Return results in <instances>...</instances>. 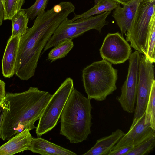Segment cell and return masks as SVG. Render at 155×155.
<instances>
[{
    "mask_svg": "<svg viewBox=\"0 0 155 155\" xmlns=\"http://www.w3.org/2000/svg\"><path fill=\"white\" fill-rule=\"evenodd\" d=\"M98 0H94L95 5L98 2Z\"/></svg>",
    "mask_w": 155,
    "mask_h": 155,
    "instance_id": "obj_33",
    "label": "cell"
},
{
    "mask_svg": "<svg viewBox=\"0 0 155 155\" xmlns=\"http://www.w3.org/2000/svg\"><path fill=\"white\" fill-rule=\"evenodd\" d=\"M12 29V37L18 35L21 36L25 35L28 29V24L29 19L24 9H21L15 14L11 20Z\"/></svg>",
    "mask_w": 155,
    "mask_h": 155,
    "instance_id": "obj_18",
    "label": "cell"
},
{
    "mask_svg": "<svg viewBox=\"0 0 155 155\" xmlns=\"http://www.w3.org/2000/svg\"><path fill=\"white\" fill-rule=\"evenodd\" d=\"M28 150L42 155H77L73 152L40 137L33 138Z\"/></svg>",
    "mask_w": 155,
    "mask_h": 155,
    "instance_id": "obj_15",
    "label": "cell"
},
{
    "mask_svg": "<svg viewBox=\"0 0 155 155\" xmlns=\"http://www.w3.org/2000/svg\"><path fill=\"white\" fill-rule=\"evenodd\" d=\"M32 138L30 130L25 129L0 146V155H13L28 150Z\"/></svg>",
    "mask_w": 155,
    "mask_h": 155,
    "instance_id": "obj_14",
    "label": "cell"
},
{
    "mask_svg": "<svg viewBox=\"0 0 155 155\" xmlns=\"http://www.w3.org/2000/svg\"><path fill=\"white\" fill-rule=\"evenodd\" d=\"M144 118L145 112L140 117L134 118L129 131L121 138L112 150L125 146L135 147L155 135V130L152 129L149 124H145Z\"/></svg>",
    "mask_w": 155,
    "mask_h": 155,
    "instance_id": "obj_11",
    "label": "cell"
},
{
    "mask_svg": "<svg viewBox=\"0 0 155 155\" xmlns=\"http://www.w3.org/2000/svg\"><path fill=\"white\" fill-rule=\"evenodd\" d=\"M140 57L141 54L137 51L131 53L127 78L121 88L120 95L117 97L123 110L129 113L135 110Z\"/></svg>",
    "mask_w": 155,
    "mask_h": 155,
    "instance_id": "obj_8",
    "label": "cell"
},
{
    "mask_svg": "<svg viewBox=\"0 0 155 155\" xmlns=\"http://www.w3.org/2000/svg\"><path fill=\"white\" fill-rule=\"evenodd\" d=\"M74 46L72 39H68L54 47L49 53L48 58L51 61L65 57Z\"/></svg>",
    "mask_w": 155,
    "mask_h": 155,
    "instance_id": "obj_20",
    "label": "cell"
},
{
    "mask_svg": "<svg viewBox=\"0 0 155 155\" xmlns=\"http://www.w3.org/2000/svg\"><path fill=\"white\" fill-rule=\"evenodd\" d=\"M4 18V9L2 0H0V26L2 25Z\"/></svg>",
    "mask_w": 155,
    "mask_h": 155,
    "instance_id": "obj_27",
    "label": "cell"
},
{
    "mask_svg": "<svg viewBox=\"0 0 155 155\" xmlns=\"http://www.w3.org/2000/svg\"><path fill=\"white\" fill-rule=\"evenodd\" d=\"M155 12V0H143L140 4L131 25L125 33L127 41L140 53L147 54L146 42L149 23Z\"/></svg>",
    "mask_w": 155,
    "mask_h": 155,
    "instance_id": "obj_7",
    "label": "cell"
},
{
    "mask_svg": "<svg viewBox=\"0 0 155 155\" xmlns=\"http://www.w3.org/2000/svg\"><path fill=\"white\" fill-rule=\"evenodd\" d=\"M103 59L111 64L124 63L129 59L132 52L131 46L121 34L108 33L99 49Z\"/></svg>",
    "mask_w": 155,
    "mask_h": 155,
    "instance_id": "obj_10",
    "label": "cell"
},
{
    "mask_svg": "<svg viewBox=\"0 0 155 155\" xmlns=\"http://www.w3.org/2000/svg\"><path fill=\"white\" fill-rule=\"evenodd\" d=\"M143 0H132L121 7L119 4L112 16L119 27L121 35L125 34L130 28L137 8Z\"/></svg>",
    "mask_w": 155,
    "mask_h": 155,
    "instance_id": "obj_12",
    "label": "cell"
},
{
    "mask_svg": "<svg viewBox=\"0 0 155 155\" xmlns=\"http://www.w3.org/2000/svg\"><path fill=\"white\" fill-rule=\"evenodd\" d=\"M134 147L133 145L124 146L112 150L108 155H127Z\"/></svg>",
    "mask_w": 155,
    "mask_h": 155,
    "instance_id": "obj_25",
    "label": "cell"
},
{
    "mask_svg": "<svg viewBox=\"0 0 155 155\" xmlns=\"http://www.w3.org/2000/svg\"><path fill=\"white\" fill-rule=\"evenodd\" d=\"M48 0H36L30 7L24 9L29 19H33L45 11Z\"/></svg>",
    "mask_w": 155,
    "mask_h": 155,
    "instance_id": "obj_24",
    "label": "cell"
},
{
    "mask_svg": "<svg viewBox=\"0 0 155 155\" xmlns=\"http://www.w3.org/2000/svg\"><path fill=\"white\" fill-rule=\"evenodd\" d=\"M155 146V135L144 140L134 148L127 155H146L152 151Z\"/></svg>",
    "mask_w": 155,
    "mask_h": 155,
    "instance_id": "obj_22",
    "label": "cell"
},
{
    "mask_svg": "<svg viewBox=\"0 0 155 155\" xmlns=\"http://www.w3.org/2000/svg\"><path fill=\"white\" fill-rule=\"evenodd\" d=\"M92 108L91 100L74 89L60 116V134L71 143H78L86 140L91 132Z\"/></svg>",
    "mask_w": 155,
    "mask_h": 155,
    "instance_id": "obj_3",
    "label": "cell"
},
{
    "mask_svg": "<svg viewBox=\"0 0 155 155\" xmlns=\"http://www.w3.org/2000/svg\"><path fill=\"white\" fill-rule=\"evenodd\" d=\"M119 4L113 0H98L97 3L92 8L79 15L75 14L71 21L85 18L95 15H98L105 12L111 11L115 9Z\"/></svg>",
    "mask_w": 155,
    "mask_h": 155,
    "instance_id": "obj_17",
    "label": "cell"
},
{
    "mask_svg": "<svg viewBox=\"0 0 155 155\" xmlns=\"http://www.w3.org/2000/svg\"><path fill=\"white\" fill-rule=\"evenodd\" d=\"M74 89L73 79L68 78L52 95L36 128V133L38 137H41L56 126L68 98Z\"/></svg>",
    "mask_w": 155,
    "mask_h": 155,
    "instance_id": "obj_6",
    "label": "cell"
},
{
    "mask_svg": "<svg viewBox=\"0 0 155 155\" xmlns=\"http://www.w3.org/2000/svg\"><path fill=\"white\" fill-rule=\"evenodd\" d=\"M154 79V66L144 55H141L137 102L134 118H139L144 113Z\"/></svg>",
    "mask_w": 155,
    "mask_h": 155,
    "instance_id": "obj_9",
    "label": "cell"
},
{
    "mask_svg": "<svg viewBox=\"0 0 155 155\" xmlns=\"http://www.w3.org/2000/svg\"><path fill=\"white\" fill-rule=\"evenodd\" d=\"M6 0H2V4H3V8L4 6Z\"/></svg>",
    "mask_w": 155,
    "mask_h": 155,
    "instance_id": "obj_31",
    "label": "cell"
},
{
    "mask_svg": "<svg viewBox=\"0 0 155 155\" xmlns=\"http://www.w3.org/2000/svg\"><path fill=\"white\" fill-rule=\"evenodd\" d=\"M2 111L0 114V127L1 124L2 120Z\"/></svg>",
    "mask_w": 155,
    "mask_h": 155,
    "instance_id": "obj_29",
    "label": "cell"
},
{
    "mask_svg": "<svg viewBox=\"0 0 155 155\" xmlns=\"http://www.w3.org/2000/svg\"><path fill=\"white\" fill-rule=\"evenodd\" d=\"M117 71L104 59L95 61L82 71L83 85L87 97L100 101L117 89Z\"/></svg>",
    "mask_w": 155,
    "mask_h": 155,
    "instance_id": "obj_4",
    "label": "cell"
},
{
    "mask_svg": "<svg viewBox=\"0 0 155 155\" xmlns=\"http://www.w3.org/2000/svg\"><path fill=\"white\" fill-rule=\"evenodd\" d=\"M155 12L150 20L146 42V58L152 63L155 62Z\"/></svg>",
    "mask_w": 155,
    "mask_h": 155,
    "instance_id": "obj_19",
    "label": "cell"
},
{
    "mask_svg": "<svg viewBox=\"0 0 155 155\" xmlns=\"http://www.w3.org/2000/svg\"><path fill=\"white\" fill-rule=\"evenodd\" d=\"M70 2L64 1L38 15L32 26L21 37L15 73L27 80L35 74L42 50L60 24L74 12Z\"/></svg>",
    "mask_w": 155,
    "mask_h": 155,
    "instance_id": "obj_1",
    "label": "cell"
},
{
    "mask_svg": "<svg viewBox=\"0 0 155 155\" xmlns=\"http://www.w3.org/2000/svg\"><path fill=\"white\" fill-rule=\"evenodd\" d=\"M144 123L155 130V81L153 83L145 111Z\"/></svg>",
    "mask_w": 155,
    "mask_h": 155,
    "instance_id": "obj_21",
    "label": "cell"
},
{
    "mask_svg": "<svg viewBox=\"0 0 155 155\" xmlns=\"http://www.w3.org/2000/svg\"><path fill=\"white\" fill-rule=\"evenodd\" d=\"M25 0H6L4 6V20H11L13 16L21 9Z\"/></svg>",
    "mask_w": 155,
    "mask_h": 155,
    "instance_id": "obj_23",
    "label": "cell"
},
{
    "mask_svg": "<svg viewBox=\"0 0 155 155\" xmlns=\"http://www.w3.org/2000/svg\"><path fill=\"white\" fill-rule=\"evenodd\" d=\"M4 97L0 96V104L2 103Z\"/></svg>",
    "mask_w": 155,
    "mask_h": 155,
    "instance_id": "obj_30",
    "label": "cell"
},
{
    "mask_svg": "<svg viewBox=\"0 0 155 155\" xmlns=\"http://www.w3.org/2000/svg\"><path fill=\"white\" fill-rule=\"evenodd\" d=\"M111 12H105L94 16L77 19L73 21L66 18L59 25L47 42L44 52L61 42L72 39L91 29L101 32L108 24L106 19Z\"/></svg>",
    "mask_w": 155,
    "mask_h": 155,
    "instance_id": "obj_5",
    "label": "cell"
},
{
    "mask_svg": "<svg viewBox=\"0 0 155 155\" xmlns=\"http://www.w3.org/2000/svg\"><path fill=\"white\" fill-rule=\"evenodd\" d=\"M2 111V108L1 104H0V114Z\"/></svg>",
    "mask_w": 155,
    "mask_h": 155,
    "instance_id": "obj_32",
    "label": "cell"
},
{
    "mask_svg": "<svg viewBox=\"0 0 155 155\" xmlns=\"http://www.w3.org/2000/svg\"><path fill=\"white\" fill-rule=\"evenodd\" d=\"M125 133L118 129L110 135L97 140L95 145L83 155H108Z\"/></svg>",
    "mask_w": 155,
    "mask_h": 155,
    "instance_id": "obj_16",
    "label": "cell"
},
{
    "mask_svg": "<svg viewBox=\"0 0 155 155\" xmlns=\"http://www.w3.org/2000/svg\"><path fill=\"white\" fill-rule=\"evenodd\" d=\"M5 83L0 79V96L4 97L5 95Z\"/></svg>",
    "mask_w": 155,
    "mask_h": 155,
    "instance_id": "obj_26",
    "label": "cell"
},
{
    "mask_svg": "<svg viewBox=\"0 0 155 155\" xmlns=\"http://www.w3.org/2000/svg\"><path fill=\"white\" fill-rule=\"evenodd\" d=\"M21 36L10 37L2 60V74L6 78H10L15 73L17 57Z\"/></svg>",
    "mask_w": 155,
    "mask_h": 155,
    "instance_id": "obj_13",
    "label": "cell"
},
{
    "mask_svg": "<svg viewBox=\"0 0 155 155\" xmlns=\"http://www.w3.org/2000/svg\"><path fill=\"white\" fill-rule=\"evenodd\" d=\"M52 95L32 87L22 92L6 93L1 104L2 116L0 138L5 141L25 129L31 130L36 128L34 123L39 119Z\"/></svg>",
    "mask_w": 155,
    "mask_h": 155,
    "instance_id": "obj_2",
    "label": "cell"
},
{
    "mask_svg": "<svg viewBox=\"0 0 155 155\" xmlns=\"http://www.w3.org/2000/svg\"><path fill=\"white\" fill-rule=\"evenodd\" d=\"M120 4L124 5L127 4L132 0H113Z\"/></svg>",
    "mask_w": 155,
    "mask_h": 155,
    "instance_id": "obj_28",
    "label": "cell"
}]
</instances>
